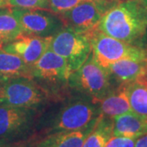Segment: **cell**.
Segmentation results:
<instances>
[{"label": "cell", "mask_w": 147, "mask_h": 147, "mask_svg": "<svg viewBox=\"0 0 147 147\" xmlns=\"http://www.w3.org/2000/svg\"><path fill=\"white\" fill-rule=\"evenodd\" d=\"M145 2H146V5H147V0H145Z\"/></svg>", "instance_id": "484cf974"}, {"label": "cell", "mask_w": 147, "mask_h": 147, "mask_svg": "<svg viewBox=\"0 0 147 147\" xmlns=\"http://www.w3.org/2000/svg\"><path fill=\"white\" fill-rule=\"evenodd\" d=\"M30 66L19 56L7 53L0 47V81L17 78H30Z\"/></svg>", "instance_id": "2e32d148"}, {"label": "cell", "mask_w": 147, "mask_h": 147, "mask_svg": "<svg viewBox=\"0 0 147 147\" xmlns=\"http://www.w3.org/2000/svg\"><path fill=\"white\" fill-rule=\"evenodd\" d=\"M100 31L132 46L147 49L145 0H114L97 26Z\"/></svg>", "instance_id": "7a4b0ae2"}, {"label": "cell", "mask_w": 147, "mask_h": 147, "mask_svg": "<svg viewBox=\"0 0 147 147\" xmlns=\"http://www.w3.org/2000/svg\"><path fill=\"white\" fill-rule=\"evenodd\" d=\"M21 25L23 34L50 38L65 27L61 18L46 9H24L11 7Z\"/></svg>", "instance_id": "30bf717a"}, {"label": "cell", "mask_w": 147, "mask_h": 147, "mask_svg": "<svg viewBox=\"0 0 147 147\" xmlns=\"http://www.w3.org/2000/svg\"><path fill=\"white\" fill-rule=\"evenodd\" d=\"M84 1L88 0H47V10L60 15Z\"/></svg>", "instance_id": "ffe728a7"}, {"label": "cell", "mask_w": 147, "mask_h": 147, "mask_svg": "<svg viewBox=\"0 0 147 147\" xmlns=\"http://www.w3.org/2000/svg\"><path fill=\"white\" fill-rule=\"evenodd\" d=\"M131 110L142 115H147V88L141 78L127 85Z\"/></svg>", "instance_id": "d6986e66"}, {"label": "cell", "mask_w": 147, "mask_h": 147, "mask_svg": "<svg viewBox=\"0 0 147 147\" xmlns=\"http://www.w3.org/2000/svg\"><path fill=\"white\" fill-rule=\"evenodd\" d=\"M23 34L22 29L11 7H0V47L12 42Z\"/></svg>", "instance_id": "e0dca14e"}, {"label": "cell", "mask_w": 147, "mask_h": 147, "mask_svg": "<svg viewBox=\"0 0 147 147\" xmlns=\"http://www.w3.org/2000/svg\"><path fill=\"white\" fill-rule=\"evenodd\" d=\"M49 49L66 61L71 73L78 69L92 53L88 35L65 26L52 38Z\"/></svg>", "instance_id": "ba28073f"}, {"label": "cell", "mask_w": 147, "mask_h": 147, "mask_svg": "<svg viewBox=\"0 0 147 147\" xmlns=\"http://www.w3.org/2000/svg\"><path fill=\"white\" fill-rule=\"evenodd\" d=\"M114 0H88L60 14L64 26L80 34H88L98 26Z\"/></svg>", "instance_id": "9c48e42d"}, {"label": "cell", "mask_w": 147, "mask_h": 147, "mask_svg": "<svg viewBox=\"0 0 147 147\" xmlns=\"http://www.w3.org/2000/svg\"><path fill=\"white\" fill-rule=\"evenodd\" d=\"M113 136V119L100 115L82 147H105Z\"/></svg>", "instance_id": "ac0fdd59"}, {"label": "cell", "mask_w": 147, "mask_h": 147, "mask_svg": "<svg viewBox=\"0 0 147 147\" xmlns=\"http://www.w3.org/2000/svg\"><path fill=\"white\" fill-rule=\"evenodd\" d=\"M106 69L115 86L128 84L147 74V58L122 59L110 64Z\"/></svg>", "instance_id": "7c38bea8"}, {"label": "cell", "mask_w": 147, "mask_h": 147, "mask_svg": "<svg viewBox=\"0 0 147 147\" xmlns=\"http://www.w3.org/2000/svg\"><path fill=\"white\" fill-rule=\"evenodd\" d=\"M70 74L66 61L48 47L30 66V78L55 100L69 92L68 84Z\"/></svg>", "instance_id": "277c9868"}, {"label": "cell", "mask_w": 147, "mask_h": 147, "mask_svg": "<svg viewBox=\"0 0 147 147\" xmlns=\"http://www.w3.org/2000/svg\"><path fill=\"white\" fill-rule=\"evenodd\" d=\"M7 6L10 7L24 9H46L47 0H9Z\"/></svg>", "instance_id": "44dd1931"}, {"label": "cell", "mask_w": 147, "mask_h": 147, "mask_svg": "<svg viewBox=\"0 0 147 147\" xmlns=\"http://www.w3.org/2000/svg\"><path fill=\"white\" fill-rule=\"evenodd\" d=\"M40 110L0 105V143L12 147H34Z\"/></svg>", "instance_id": "3957f363"}, {"label": "cell", "mask_w": 147, "mask_h": 147, "mask_svg": "<svg viewBox=\"0 0 147 147\" xmlns=\"http://www.w3.org/2000/svg\"><path fill=\"white\" fill-rule=\"evenodd\" d=\"M134 147H147V133L137 138Z\"/></svg>", "instance_id": "603a6c76"}, {"label": "cell", "mask_w": 147, "mask_h": 147, "mask_svg": "<svg viewBox=\"0 0 147 147\" xmlns=\"http://www.w3.org/2000/svg\"><path fill=\"white\" fill-rule=\"evenodd\" d=\"M8 2H9V0H0V7L7 6Z\"/></svg>", "instance_id": "cb8c5ba5"}, {"label": "cell", "mask_w": 147, "mask_h": 147, "mask_svg": "<svg viewBox=\"0 0 147 147\" xmlns=\"http://www.w3.org/2000/svg\"><path fill=\"white\" fill-rule=\"evenodd\" d=\"M94 125L76 131H63L48 135L38 140L34 147H82L86 137Z\"/></svg>", "instance_id": "9a60e30c"}, {"label": "cell", "mask_w": 147, "mask_h": 147, "mask_svg": "<svg viewBox=\"0 0 147 147\" xmlns=\"http://www.w3.org/2000/svg\"><path fill=\"white\" fill-rule=\"evenodd\" d=\"M52 38L21 34L15 40L3 45L1 48L7 53L19 56L28 65L31 66L48 49Z\"/></svg>", "instance_id": "8fae6325"}, {"label": "cell", "mask_w": 147, "mask_h": 147, "mask_svg": "<svg viewBox=\"0 0 147 147\" xmlns=\"http://www.w3.org/2000/svg\"><path fill=\"white\" fill-rule=\"evenodd\" d=\"M53 100L29 77L0 81V105L42 110Z\"/></svg>", "instance_id": "8992f818"}, {"label": "cell", "mask_w": 147, "mask_h": 147, "mask_svg": "<svg viewBox=\"0 0 147 147\" xmlns=\"http://www.w3.org/2000/svg\"><path fill=\"white\" fill-rule=\"evenodd\" d=\"M147 133V115L130 111L113 119V136L137 139Z\"/></svg>", "instance_id": "5bb4252c"}, {"label": "cell", "mask_w": 147, "mask_h": 147, "mask_svg": "<svg viewBox=\"0 0 147 147\" xmlns=\"http://www.w3.org/2000/svg\"><path fill=\"white\" fill-rule=\"evenodd\" d=\"M0 147H12L11 146L7 145V144H3V143H0Z\"/></svg>", "instance_id": "d4e9b609"}, {"label": "cell", "mask_w": 147, "mask_h": 147, "mask_svg": "<svg viewBox=\"0 0 147 147\" xmlns=\"http://www.w3.org/2000/svg\"><path fill=\"white\" fill-rule=\"evenodd\" d=\"M137 139L129 137L112 136L105 144V147H134Z\"/></svg>", "instance_id": "7402d4cb"}, {"label": "cell", "mask_w": 147, "mask_h": 147, "mask_svg": "<svg viewBox=\"0 0 147 147\" xmlns=\"http://www.w3.org/2000/svg\"><path fill=\"white\" fill-rule=\"evenodd\" d=\"M100 115L96 101L87 96L69 91L40 110L37 120L35 143L51 134L76 131L92 126Z\"/></svg>", "instance_id": "6da1fadb"}, {"label": "cell", "mask_w": 147, "mask_h": 147, "mask_svg": "<svg viewBox=\"0 0 147 147\" xmlns=\"http://www.w3.org/2000/svg\"><path fill=\"white\" fill-rule=\"evenodd\" d=\"M68 85L70 92L87 96L96 102L116 87L107 69L95 60L92 53L78 69L70 74Z\"/></svg>", "instance_id": "5b68a950"}, {"label": "cell", "mask_w": 147, "mask_h": 147, "mask_svg": "<svg viewBox=\"0 0 147 147\" xmlns=\"http://www.w3.org/2000/svg\"><path fill=\"white\" fill-rule=\"evenodd\" d=\"M127 85L122 84L116 86L101 100L97 101L100 115L114 119L116 116L132 111Z\"/></svg>", "instance_id": "4fadbf2b"}, {"label": "cell", "mask_w": 147, "mask_h": 147, "mask_svg": "<svg viewBox=\"0 0 147 147\" xmlns=\"http://www.w3.org/2000/svg\"><path fill=\"white\" fill-rule=\"evenodd\" d=\"M89 38L92 54L103 68L122 59H146L147 49L132 46L105 34L99 29L87 34Z\"/></svg>", "instance_id": "52a82bcc"}]
</instances>
